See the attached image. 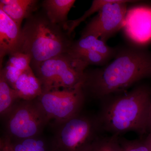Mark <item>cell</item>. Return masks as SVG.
Segmentation results:
<instances>
[{
	"label": "cell",
	"instance_id": "obj_12",
	"mask_svg": "<svg viewBox=\"0 0 151 151\" xmlns=\"http://www.w3.org/2000/svg\"><path fill=\"white\" fill-rule=\"evenodd\" d=\"M31 61L29 55L21 52L11 54L4 67L1 68L0 76L13 88L20 76L30 66Z\"/></svg>",
	"mask_w": 151,
	"mask_h": 151
},
{
	"label": "cell",
	"instance_id": "obj_24",
	"mask_svg": "<svg viewBox=\"0 0 151 151\" xmlns=\"http://www.w3.org/2000/svg\"><path fill=\"white\" fill-rule=\"evenodd\" d=\"M146 145L148 147L149 149H150V151H151V142H149V141H146L145 139H144Z\"/></svg>",
	"mask_w": 151,
	"mask_h": 151
},
{
	"label": "cell",
	"instance_id": "obj_19",
	"mask_svg": "<svg viewBox=\"0 0 151 151\" xmlns=\"http://www.w3.org/2000/svg\"><path fill=\"white\" fill-rule=\"evenodd\" d=\"M87 65L103 66L109 61L99 52L89 50H71L68 52Z\"/></svg>",
	"mask_w": 151,
	"mask_h": 151
},
{
	"label": "cell",
	"instance_id": "obj_7",
	"mask_svg": "<svg viewBox=\"0 0 151 151\" xmlns=\"http://www.w3.org/2000/svg\"><path fill=\"white\" fill-rule=\"evenodd\" d=\"M82 85L83 83L71 89L43 92L36 98L51 125L64 122L82 112L86 97Z\"/></svg>",
	"mask_w": 151,
	"mask_h": 151
},
{
	"label": "cell",
	"instance_id": "obj_14",
	"mask_svg": "<svg viewBox=\"0 0 151 151\" xmlns=\"http://www.w3.org/2000/svg\"><path fill=\"white\" fill-rule=\"evenodd\" d=\"M75 2V0H44L42 6L50 21L64 29L68 21V15Z\"/></svg>",
	"mask_w": 151,
	"mask_h": 151
},
{
	"label": "cell",
	"instance_id": "obj_23",
	"mask_svg": "<svg viewBox=\"0 0 151 151\" xmlns=\"http://www.w3.org/2000/svg\"><path fill=\"white\" fill-rule=\"evenodd\" d=\"M148 131L149 132L151 131V103L150 113H149L148 123Z\"/></svg>",
	"mask_w": 151,
	"mask_h": 151
},
{
	"label": "cell",
	"instance_id": "obj_13",
	"mask_svg": "<svg viewBox=\"0 0 151 151\" xmlns=\"http://www.w3.org/2000/svg\"><path fill=\"white\" fill-rule=\"evenodd\" d=\"M13 88L22 100H34L42 93L40 82L31 66L20 76Z\"/></svg>",
	"mask_w": 151,
	"mask_h": 151
},
{
	"label": "cell",
	"instance_id": "obj_10",
	"mask_svg": "<svg viewBox=\"0 0 151 151\" xmlns=\"http://www.w3.org/2000/svg\"><path fill=\"white\" fill-rule=\"evenodd\" d=\"M22 28L0 9V65L5 57L20 52L22 44Z\"/></svg>",
	"mask_w": 151,
	"mask_h": 151
},
{
	"label": "cell",
	"instance_id": "obj_20",
	"mask_svg": "<svg viewBox=\"0 0 151 151\" xmlns=\"http://www.w3.org/2000/svg\"><path fill=\"white\" fill-rule=\"evenodd\" d=\"M110 1V0H94L90 7L85 12L82 16L76 19L68 20L64 27V29L69 35H71L76 28L79 26L82 22L93 14L98 12L103 6Z\"/></svg>",
	"mask_w": 151,
	"mask_h": 151
},
{
	"label": "cell",
	"instance_id": "obj_5",
	"mask_svg": "<svg viewBox=\"0 0 151 151\" xmlns=\"http://www.w3.org/2000/svg\"><path fill=\"white\" fill-rule=\"evenodd\" d=\"M88 66L68 52L31 68L40 82L43 93L57 89H71L81 84Z\"/></svg>",
	"mask_w": 151,
	"mask_h": 151
},
{
	"label": "cell",
	"instance_id": "obj_2",
	"mask_svg": "<svg viewBox=\"0 0 151 151\" xmlns=\"http://www.w3.org/2000/svg\"><path fill=\"white\" fill-rule=\"evenodd\" d=\"M100 101L97 116L104 133L121 136L131 131L140 135L148 132L151 91L147 86L139 85L129 92L111 94Z\"/></svg>",
	"mask_w": 151,
	"mask_h": 151
},
{
	"label": "cell",
	"instance_id": "obj_25",
	"mask_svg": "<svg viewBox=\"0 0 151 151\" xmlns=\"http://www.w3.org/2000/svg\"><path fill=\"white\" fill-rule=\"evenodd\" d=\"M145 139L146 141H149V142H151V131L149 132V134L147 136V137Z\"/></svg>",
	"mask_w": 151,
	"mask_h": 151
},
{
	"label": "cell",
	"instance_id": "obj_9",
	"mask_svg": "<svg viewBox=\"0 0 151 151\" xmlns=\"http://www.w3.org/2000/svg\"><path fill=\"white\" fill-rule=\"evenodd\" d=\"M122 29L127 38L136 45L151 42V6L137 5L128 9Z\"/></svg>",
	"mask_w": 151,
	"mask_h": 151
},
{
	"label": "cell",
	"instance_id": "obj_6",
	"mask_svg": "<svg viewBox=\"0 0 151 151\" xmlns=\"http://www.w3.org/2000/svg\"><path fill=\"white\" fill-rule=\"evenodd\" d=\"M1 119L4 125V135L11 140L42 135L44 129L50 123L36 98L32 100H20Z\"/></svg>",
	"mask_w": 151,
	"mask_h": 151
},
{
	"label": "cell",
	"instance_id": "obj_3",
	"mask_svg": "<svg viewBox=\"0 0 151 151\" xmlns=\"http://www.w3.org/2000/svg\"><path fill=\"white\" fill-rule=\"evenodd\" d=\"M22 32L20 52L30 57L31 67L68 52L73 41L62 26L50 21L44 12L26 19Z\"/></svg>",
	"mask_w": 151,
	"mask_h": 151
},
{
	"label": "cell",
	"instance_id": "obj_16",
	"mask_svg": "<svg viewBox=\"0 0 151 151\" xmlns=\"http://www.w3.org/2000/svg\"><path fill=\"white\" fill-rule=\"evenodd\" d=\"M11 142L14 151H50L49 140L42 135Z\"/></svg>",
	"mask_w": 151,
	"mask_h": 151
},
{
	"label": "cell",
	"instance_id": "obj_21",
	"mask_svg": "<svg viewBox=\"0 0 151 151\" xmlns=\"http://www.w3.org/2000/svg\"><path fill=\"white\" fill-rule=\"evenodd\" d=\"M119 140L122 151H150L144 139L131 140L120 136Z\"/></svg>",
	"mask_w": 151,
	"mask_h": 151
},
{
	"label": "cell",
	"instance_id": "obj_18",
	"mask_svg": "<svg viewBox=\"0 0 151 151\" xmlns=\"http://www.w3.org/2000/svg\"><path fill=\"white\" fill-rule=\"evenodd\" d=\"M119 135H104L96 138L81 151H122Z\"/></svg>",
	"mask_w": 151,
	"mask_h": 151
},
{
	"label": "cell",
	"instance_id": "obj_8",
	"mask_svg": "<svg viewBox=\"0 0 151 151\" xmlns=\"http://www.w3.org/2000/svg\"><path fill=\"white\" fill-rule=\"evenodd\" d=\"M136 1L110 0L87 24L81 36L92 35L106 42L122 29L128 4Z\"/></svg>",
	"mask_w": 151,
	"mask_h": 151
},
{
	"label": "cell",
	"instance_id": "obj_15",
	"mask_svg": "<svg viewBox=\"0 0 151 151\" xmlns=\"http://www.w3.org/2000/svg\"><path fill=\"white\" fill-rule=\"evenodd\" d=\"M71 50H89L99 52L108 60L114 58L117 49L109 47L106 42L92 35L81 36L77 40L73 41Z\"/></svg>",
	"mask_w": 151,
	"mask_h": 151
},
{
	"label": "cell",
	"instance_id": "obj_11",
	"mask_svg": "<svg viewBox=\"0 0 151 151\" xmlns=\"http://www.w3.org/2000/svg\"><path fill=\"white\" fill-rule=\"evenodd\" d=\"M37 0H1L0 9L19 26L37 9Z\"/></svg>",
	"mask_w": 151,
	"mask_h": 151
},
{
	"label": "cell",
	"instance_id": "obj_1",
	"mask_svg": "<svg viewBox=\"0 0 151 151\" xmlns=\"http://www.w3.org/2000/svg\"><path fill=\"white\" fill-rule=\"evenodd\" d=\"M114 58L103 67L85 70L82 86L86 97L100 100L151 77V54L139 47L117 49Z\"/></svg>",
	"mask_w": 151,
	"mask_h": 151
},
{
	"label": "cell",
	"instance_id": "obj_4",
	"mask_svg": "<svg viewBox=\"0 0 151 151\" xmlns=\"http://www.w3.org/2000/svg\"><path fill=\"white\" fill-rule=\"evenodd\" d=\"M51 125L54 131L49 140L50 151H81L104 133L97 115L82 112Z\"/></svg>",
	"mask_w": 151,
	"mask_h": 151
},
{
	"label": "cell",
	"instance_id": "obj_22",
	"mask_svg": "<svg viewBox=\"0 0 151 151\" xmlns=\"http://www.w3.org/2000/svg\"><path fill=\"white\" fill-rule=\"evenodd\" d=\"M0 151H13L10 139L4 135L0 139Z\"/></svg>",
	"mask_w": 151,
	"mask_h": 151
},
{
	"label": "cell",
	"instance_id": "obj_17",
	"mask_svg": "<svg viewBox=\"0 0 151 151\" xmlns=\"http://www.w3.org/2000/svg\"><path fill=\"white\" fill-rule=\"evenodd\" d=\"M21 100L17 91L12 88L4 78L0 76V115H6L14 105Z\"/></svg>",
	"mask_w": 151,
	"mask_h": 151
}]
</instances>
